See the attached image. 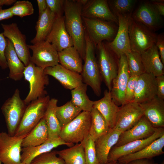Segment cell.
Returning a JSON list of instances; mask_svg holds the SVG:
<instances>
[{"label": "cell", "mask_w": 164, "mask_h": 164, "mask_svg": "<svg viewBox=\"0 0 164 164\" xmlns=\"http://www.w3.org/2000/svg\"><path fill=\"white\" fill-rule=\"evenodd\" d=\"M163 135L164 128H158L152 135L147 138L132 141L119 146H113L108 155V162L117 161L122 156L141 150Z\"/></svg>", "instance_id": "cell-17"}, {"label": "cell", "mask_w": 164, "mask_h": 164, "mask_svg": "<svg viewBox=\"0 0 164 164\" xmlns=\"http://www.w3.org/2000/svg\"><path fill=\"white\" fill-rule=\"evenodd\" d=\"M90 112L91 123L89 134L95 142L107 134L111 129L104 118L97 109L93 107Z\"/></svg>", "instance_id": "cell-34"}, {"label": "cell", "mask_w": 164, "mask_h": 164, "mask_svg": "<svg viewBox=\"0 0 164 164\" xmlns=\"http://www.w3.org/2000/svg\"><path fill=\"white\" fill-rule=\"evenodd\" d=\"M26 135L11 136L0 132V160L3 164H19L21 162L22 143Z\"/></svg>", "instance_id": "cell-9"}, {"label": "cell", "mask_w": 164, "mask_h": 164, "mask_svg": "<svg viewBox=\"0 0 164 164\" xmlns=\"http://www.w3.org/2000/svg\"><path fill=\"white\" fill-rule=\"evenodd\" d=\"M121 132L111 129L106 134L95 142L97 157L100 164L108 163V156L118 142Z\"/></svg>", "instance_id": "cell-26"}, {"label": "cell", "mask_w": 164, "mask_h": 164, "mask_svg": "<svg viewBox=\"0 0 164 164\" xmlns=\"http://www.w3.org/2000/svg\"><path fill=\"white\" fill-rule=\"evenodd\" d=\"M58 101L55 98L50 99L43 117L47 127L50 139L59 138L61 129L56 113Z\"/></svg>", "instance_id": "cell-33"}, {"label": "cell", "mask_w": 164, "mask_h": 164, "mask_svg": "<svg viewBox=\"0 0 164 164\" xmlns=\"http://www.w3.org/2000/svg\"><path fill=\"white\" fill-rule=\"evenodd\" d=\"M91 123L90 112L82 111L70 122L61 128L59 137L74 145L81 142L89 134Z\"/></svg>", "instance_id": "cell-4"}, {"label": "cell", "mask_w": 164, "mask_h": 164, "mask_svg": "<svg viewBox=\"0 0 164 164\" xmlns=\"http://www.w3.org/2000/svg\"><path fill=\"white\" fill-rule=\"evenodd\" d=\"M156 128L143 116L133 127L121 134L114 146H119L132 141L147 138L153 134Z\"/></svg>", "instance_id": "cell-18"}, {"label": "cell", "mask_w": 164, "mask_h": 164, "mask_svg": "<svg viewBox=\"0 0 164 164\" xmlns=\"http://www.w3.org/2000/svg\"><path fill=\"white\" fill-rule=\"evenodd\" d=\"M27 105L24 100L21 98L18 89H15L12 96L8 98L2 105L1 109L9 135H15Z\"/></svg>", "instance_id": "cell-5"}, {"label": "cell", "mask_w": 164, "mask_h": 164, "mask_svg": "<svg viewBox=\"0 0 164 164\" xmlns=\"http://www.w3.org/2000/svg\"><path fill=\"white\" fill-rule=\"evenodd\" d=\"M16 1V0H0V7H2L3 5H11Z\"/></svg>", "instance_id": "cell-52"}, {"label": "cell", "mask_w": 164, "mask_h": 164, "mask_svg": "<svg viewBox=\"0 0 164 164\" xmlns=\"http://www.w3.org/2000/svg\"><path fill=\"white\" fill-rule=\"evenodd\" d=\"M132 14L118 15V27L114 39L107 44L109 49L118 59L131 50L128 27Z\"/></svg>", "instance_id": "cell-10"}, {"label": "cell", "mask_w": 164, "mask_h": 164, "mask_svg": "<svg viewBox=\"0 0 164 164\" xmlns=\"http://www.w3.org/2000/svg\"><path fill=\"white\" fill-rule=\"evenodd\" d=\"M39 15H41L47 8L48 6L46 0H37Z\"/></svg>", "instance_id": "cell-51"}, {"label": "cell", "mask_w": 164, "mask_h": 164, "mask_svg": "<svg viewBox=\"0 0 164 164\" xmlns=\"http://www.w3.org/2000/svg\"><path fill=\"white\" fill-rule=\"evenodd\" d=\"M164 135L151 144L136 152L122 156L117 161L120 164H128L132 161L142 159H152L163 154L164 152Z\"/></svg>", "instance_id": "cell-24"}, {"label": "cell", "mask_w": 164, "mask_h": 164, "mask_svg": "<svg viewBox=\"0 0 164 164\" xmlns=\"http://www.w3.org/2000/svg\"><path fill=\"white\" fill-rule=\"evenodd\" d=\"M58 52L73 46V41L66 29L64 16L57 17L46 40Z\"/></svg>", "instance_id": "cell-20"}, {"label": "cell", "mask_w": 164, "mask_h": 164, "mask_svg": "<svg viewBox=\"0 0 164 164\" xmlns=\"http://www.w3.org/2000/svg\"><path fill=\"white\" fill-rule=\"evenodd\" d=\"M137 2L136 0L108 1L110 8L116 16L118 15L132 14Z\"/></svg>", "instance_id": "cell-39"}, {"label": "cell", "mask_w": 164, "mask_h": 164, "mask_svg": "<svg viewBox=\"0 0 164 164\" xmlns=\"http://www.w3.org/2000/svg\"><path fill=\"white\" fill-rule=\"evenodd\" d=\"M116 164H120L118 163L117 162V163H116Z\"/></svg>", "instance_id": "cell-57"}, {"label": "cell", "mask_w": 164, "mask_h": 164, "mask_svg": "<svg viewBox=\"0 0 164 164\" xmlns=\"http://www.w3.org/2000/svg\"><path fill=\"white\" fill-rule=\"evenodd\" d=\"M6 39L5 56L9 70V77L15 81L19 80L24 76L25 66L19 57L12 42Z\"/></svg>", "instance_id": "cell-29"}, {"label": "cell", "mask_w": 164, "mask_h": 164, "mask_svg": "<svg viewBox=\"0 0 164 164\" xmlns=\"http://www.w3.org/2000/svg\"><path fill=\"white\" fill-rule=\"evenodd\" d=\"M9 9L13 16L21 18L31 15L34 12L32 3L26 0L17 1Z\"/></svg>", "instance_id": "cell-41"}, {"label": "cell", "mask_w": 164, "mask_h": 164, "mask_svg": "<svg viewBox=\"0 0 164 164\" xmlns=\"http://www.w3.org/2000/svg\"><path fill=\"white\" fill-rule=\"evenodd\" d=\"M131 17L134 21L152 31L158 30L162 26L161 16L150 1L141 3L132 13Z\"/></svg>", "instance_id": "cell-16"}, {"label": "cell", "mask_w": 164, "mask_h": 164, "mask_svg": "<svg viewBox=\"0 0 164 164\" xmlns=\"http://www.w3.org/2000/svg\"><path fill=\"white\" fill-rule=\"evenodd\" d=\"M155 45L157 47L161 60L164 64V37L163 34L157 36Z\"/></svg>", "instance_id": "cell-46"}, {"label": "cell", "mask_w": 164, "mask_h": 164, "mask_svg": "<svg viewBox=\"0 0 164 164\" xmlns=\"http://www.w3.org/2000/svg\"><path fill=\"white\" fill-rule=\"evenodd\" d=\"M85 55L81 76L83 82L90 86L95 94H101V77L95 55V46L89 38L85 30Z\"/></svg>", "instance_id": "cell-2"}, {"label": "cell", "mask_w": 164, "mask_h": 164, "mask_svg": "<svg viewBox=\"0 0 164 164\" xmlns=\"http://www.w3.org/2000/svg\"><path fill=\"white\" fill-rule=\"evenodd\" d=\"M5 37L12 43L19 57L25 67L31 62L29 49L26 44L25 35L22 33L17 24H1Z\"/></svg>", "instance_id": "cell-11"}, {"label": "cell", "mask_w": 164, "mask_h": 164, "mask_svg": "<svg viewBox=\"0 0 164 164\" xmlns=\"http://www.w3.org/2000/svg\"><path fill=\"white\" fill-rule=\"evenodd\" d=\"M157 82V96L164 100V74L156 77Z\"/></svg>", "instance_id": "cell-47"}, {"label": "cell", "mask_w": 164, "mask_h": 164, "mask_svg": "<svg viewBox=\"0 0 164 164\" xmlns=\"http://www.w3.org/2000/svg\"><path fill=\"white\" fill-rule=\"evenodd\" d=\"M57 155L56 151L46 152L35 158L30 164H65L64 160Z\"/></svg>", "instance_id": "cell-42"}, {"label": "cell", "mask_w": 164, "mask_h": 164, "mask_svg": "<svg viewBox=\"0 0 164 164\" xmlns=\"http://www.w3.org/2000/svg\"><path fill=\"white\" fill-rule=\"evenodd\" d=\"M59 63L65 68L81 73L83 68L82 59L73 46L66 48L58 52Z\"/></svg>", "instance_id": "cell-31"}, {"label": "cell", "mask_w": 164, "mask_h": 164, "mask_svg": "<svg viewBox=\"0 0 164 164\" xmlns=\"http://www.w3.org/2000/svg\"><path fill=\"white\" fill-rule=\"evenodd\" d=\"M44 72L46 75L55 78L67 89L71 90L83 83L80 74L70 70L59 64L45 68Z\"/></svg>", "instance_id": "cell-22"}, {"label": "cell", "mask_w": 164, "mask_h": 164, "mask_svg": "<svg viewBox=\"0 0 164 164\" xmlns=\"http://www.w3.org/2000/svg\"><path fill=\"white\" fill-rule=\"evenodd\" d=\"M139 104L142 109L143 116L154 127L164 128V100L156 96L152 99Z\"/></svg>", "instance_id": "cell-23"}, {"label": "cell", "mask_w": 164, "mask_h": 164, "mask_svg": "<svg viewBox=\"0 0 164 164\" xmlns=\"http://www.w3.org/2000/svg\"><path fill=\"white\" fill-rule=\"evenodd\" d=\"M81 142L84 148L86 164H100L97 157L95 142L90 134Z\"/></svg>", "instance_id": "cell-40"}, {"label": "cell", "mask_w": 164, "mask_h": 164, "mask_svg": "<svg viewBox=\"0 0 164 164\" xmlns=\"http://www.w3.org/2000/svg\"><path fill=\"white\" fill-rule=\"evenodd\" d=\"M28 46L32 51L31 62L36 66L45 69L59 64L58 52L47 41Z\"/></svg>", "instance_id": "cell-13"}, {"label": "cell", "mask_w": 164, "mask_h": 164, "mask_svg": "<svg viewBox=\"0 0 164 164\" xmlns=\"http://www.w3.org/2000/svg\"><path fill=\"white\" fill-rule=\"evenodd\" d=\"M62 145H65L70 147L74 145L65 142L59 137L53 139H49L38 145L22 148L21 162L26 164H30L32 161L37 156L50 152L53 149Z\"/></svg>", "instance_id": "cell-25"}, {"label": "cell", "mask_w": 164, "mask_h": 164, "mask_svg": "<svg viewBox=\"0 0 164 164\" xmlns=\"http://www.w3.org/2000/svg\"><path fill=\"white\" fill-rule=\"evenodd\" d=\"M117 162V161L109 162H108V163L105 164H116Z\"/></svg>", "instance_id": "cell-54"}, {"label": "cell", "mask_w": 164, "mask_h": 164, "mask_svg": "<svg viewBox=\"0 0 164 164\" xmlns=\"http://www.w3.org/2000/svg\"><path fill=\"white\" fill-rule=\"evenodd\" d=\"M57 18L48 7L41 15H39L35 26L36 34L34 38L31 40V43L35 44L46 40Z\"/></svg>", "instance_id": "cell-30"}, {"label": "cell", "mask_w": 164, "mask_h": 164, "mask_svg": "<svg viewBox=\"0 0 164 164\" xmlns=\"http://www.w3.org/2000/svg\"><path fill=\"white\" fill-rule=\"evenodd\" d=\"M44 70L31 62L25 67L23 77L29 84V92L24 100L27 105L46 94L45 89L49 84V81L48 75L45 73Z\"/></svg>", "instance_id": "cell-6"}, {"label": "cell", "mask_w": 164, "mask_h": 164, "mask_svg": "<svg viewBox=\"0 0 164 164\" xmlns=\"http://www.w3.org/2000/svg\"><path fill=\"white\" fill-rule=\"evenodd\" d=\"M150 2L159 15L161 16H164V0H152Z\"/></svg>", "instance_id": "cell-48"}, {"label": "cell", "mask_w": 164, "mask_h": 164, "mask_svg": "<svg viewBox=\"0 0 164 164\" xmlns=\"http://www.w3.org/2000/svg\"><path fill=\"white\" fill-rule=\"evenodd\" d=\"M128 164H158L155 162L152 159H145L132 161Z\"/></svg>", "instance_id": "cell-50"}, {"label": "cell", "mask_w": 164, "mask_h": 164, "mask_svg": "<svg viewBox=\"0 0 164 164\" xmlns=\"http://www.w3.org/2000/svg\"><path fill=\"white\" fill-rule=\"evenodd\" d=\"M157 94L156 77L146 73L138 76L134 101L139 104L145 102L155 97Z\"/></svg>", "instance_id": "cell-21"}, {"label": "cell", "mask_w": 164, "mask_h": 164, "mask_svg": "<svg viewBox=\"0 0 164 164\" xmlns=\"http://www.w3.org/2000/svg\"><path fill=\"white\" fill-rule=\"evenodd\" d=\"M138 76H130L125 91L123 104L134 101L135 91Z\"/></svg>", "instance_id": "cell-43"}, {"label": "cell", "mask_w": 164, "mask_h": 164, "mask_svg": "<svg viewBox=\"0 0 164 164\" xmlns=\"http://www.w3.org/2000/svg\"><path fill=\"white\" fill-rule=\"evenodd\" d=\"M49 139L47 127L43 118L30 132L23 138L22 147L38 145Z\"/></svg>", "instance_id": "cell-32"}, {"label": "cell", "mask_w": 164, "mask_h": 164, "mask_svg": "<svg viewBox=\"0 0 164 164\" xmlns=\"http://www.w3.org/2000/svg\"><path fill=\"white\" fill-rule=\"evenodd\" d=\"M25 164V163H22V162H21L20 163V164Z\"/></svg>", "instance_id": "cell-55"}, {"label": "cell", "mask_w": 164, "mask_h": 164, "mask_svg": "<svg viewBox=\"0 0 164 164\" xmlns=\"http://www.w3.org/2000/svg\"><path fill=\"white\" fill-rule=\"evenodd\" d=\"M128 33L131 50L140 54L155 44L157 35L143 25L130 20Z\"/></svg>", "instance_id": "cell-7"}, {"label": "cell", "mask_w": 164, "mask_h": 164, "mask_svg": "<svg viewBox=\"0 0 164 164\" xmlns=\"http://www.w3.org/2000/svg\"><path fill=\"white\" fill-rule=\"evenodd\" d=\"M82 17L94 18L115 22L118 24L117 17L110 9L106 0H88L83 6L81 11Z\"/></svg>", "instance_id": "cell-19"}, {"label": "cell", "mask_w": 164, "mask_h": 164, "mask_svg": "<svg viewBox=\"0 0 164 164\" xmlns=\"http://www.w3.org/2000/svg\"><path fill=\"white\" fill-rule=\"evenodd\" d=\"M125 55L130 76H139L145 73L140 54L131 50Z\"/></svg>", "instance_id": "cell-38"}, {"label": "cell", "mask_w": 164, "mask_h": 164, "mask_svg": "<svg viewBox=\"0 0 164 164\" xmlns=\"http://www.w3.org/2000/svg\"><path fill=\"white\" fill-rule=\"evenodd\" d=\"M77 1L80 3L83 6L85 5L87 2V0H77Z\"/></svg>", "instance_id": "cell-53"}, {"label": "cell", "mask_w": 164, "mask_h": 164, "mask_svg": "<svg viewBox=\"0 0 164 164\" xmlns=\"http://www.w3.org/2000/svg\"><path fill=\"white\" fill-rule=\"evenodd\" d=\"M50 99L49 95L39 97L27 104L14 135H26L44 116Z\"/></svg>", "instance_id": "cell-3"}, {"label": "cell", "mask_w": 164, "mask_h": 164, "mask_svg": "<svg viewBox=\"0 0 164 164\" xmlns=\"http://www.w3.org/2000/svg\"><path fill=\"white\" fill-rule=\"evenodd\" d=\"M13 16L9 8L3 9L0 7V21L11 18Z\"/></svg>", "instance_id": "cell-49"}, {"label": "cell", "mask_w": 164, "mask_h": 164, "mask_svg": "<svg viewBox=\"0 0 164 164\" xmlns=\"http://www.w3.org/2000/svg\"><path fill=\"white\" fill-rule=\"evenodd\" d=\"M85 29L95 46L104 40L112 41L118 29L111 22L94 18L82 17Z\"/></svg>", "instance_id": "cell-8"}, {"label": "cell", "mask_w": 164, "mask_h": 164, "mask_svg": "<svg viewBox=\"0 0 164 164\" xmlns=\"http://www.w3.org/2000/svg\"><path fill=\"white\" fill-rule=\"evenodd\" d=\"M2 32L0 33V67L5 69L8 67L5 56V51L7 45V39Z\"/></svg>", "instance_id": "cell-45"}, {"label": "cell", "mask_w": 164, "mask_h": 164, "mask_svg": "<svg viewBox=\"0 0 164 164\" xmlns=\"http://www.w3.org/2000/svg\"><path fill=\"white\" fill-rule=\"evenodd\" d=\"M143 116V111L139 103L134 101L120 107L114 128L122 133L133 127Z\"/></svg>", "instance_id": "cell-14"}, {"label": "cell", "mask_w": 164, "mask_h": 164, "mask_svg": "<svg viewBox=\"0 0 164 164\" xmlns=\"http://www.w3.org/2000/svg\"><path fill=\"white\" fill-rule=\"evenodd\" d=\"M145 73L155 77L164 74V64L154 44L140 54Z\"/></svg>", "instance_id": "cell-28"}, {"label": "cell", "mask_w": 164, "mask_h": 164, "mask_svg": "<svg viewBox=\"0 0 164 164\" xmlns=\"http://www.w3.org/2000/svg\"><path fill=\"white\" fill-rule=\"evenodd\" d=\"M48 7L57 17L61 16L63 11V0H46Z\"/></svg>", "instance_id": "cell-44"}, {"label": "cell", "mask_w": 164, "mask_h": 164, "mask_svg": "<svg viewBox=\"0 0 164 164\" xmlns=\"http://www.w3.org/2000/svg\"><path fill=\"white\" fill-rule=\"evenodd\" d=\"M82 7L77 0L64 1L63 9L66 29L73 41V46L77 50L82 59L84 60L85 30L81 16Z\"/></svg>", "instance_id": "cell-1"}, {"label": "cell", "mask_w": 164, "mask_h": 164, "mask_svg": "<svg viewBox=\"0 0 164 164\" xmlns=\"http://www.w3.org/2000/svg\"><path fill=\"white\" fill-rule=\"evenodd\" d=\"M87 85L83 83L71 90L72 102L82 111L91 112L94 101L90 99L87 94Z\"/></svg>", "instance_id": "cell-36"}, {"label": "cell", "mask_w": 164, "mask_h": 164, "mask_svg": "<svg viewBox=\"0 0 164 164\" xmlns=\"http://www.w3.org/2000/svg\"><path fill=\"white\" fill-rule=\"evenodd\" d=\"M118 65L117 74L113 80L110 91L113 101L119 106L124 104L126 87L130 77L125 54L118 58Z\"/></svg>", "instance_id": "cell-15"}, {"label": "cell", "mask_w": 164, "mask_h": 164, "mask_svg": "<svg viewBox=\"0 0 164 164\" xmlns=\"http://www.w3.org/2000/svg\"><path fill=\"white\" fill-rule=\"evenodd\" d=\"M94 107L97 109L103 116L110 128H113L120 107L113 101L111 91L106 90L103 97L94 101Z\"/></svg>", "instance_id": "cell-27"}, {"label": "cell", "mask_w": 164, "mask_h": 164, "mask_svg": "<svg viewBox=\"0 0 164 164\" xmlns=\"http://www.w3.org/2000/svg\"><path fill=\"white\" fill-rule=\"evenodd\" d=\"M81 111L71 101L62 106H57L56 108V114L61 128L73 120Z\"/></svg>", "instance_id": "cell-37"}, {"label": "cell", "mask_w": 164, "mask_h": 164, "mask_svg": "<svg viewBox=\"0 0 164 164\" xmlns=\"http://www.w3.org/2000/svg\"><path fill=\"white\" fill-rule=\"evenodd\" d=\"M2 162H1V161H0V164H2Z\"/></svg>", "instance_id": "cell-56"}, {"label": "cell", "mask_w": 164, "mask_h": 164, "mask_svg": "<svg viewBox=\"0 0 164 164\" xmlns=\"http://www.w3.org/2000/svg\"><path fill=\"white\" fill-rule=\"evenodd\" d=\"M56 153L64 160L65 164H86L84 148L81 142L70 148L56 151Z\"/></svg>", "instance_id": "cell-35"}, {"label": "cell", "mask_w": 164, "mask_h": 164, "mask_svg": "<svg viewBox=\"0 0 164 164\" xmlns=\"http://www.w3.org/2000/svg\"><path fill=\"white\" fill-rule=\"evenodd\" d=\"M98 65L100 73L104 83L111 91L113 80L117 76L118 65L112 52L102 42L98 44Z\"/></svg>", "instance_id": "cell-12"}]
</instances>
